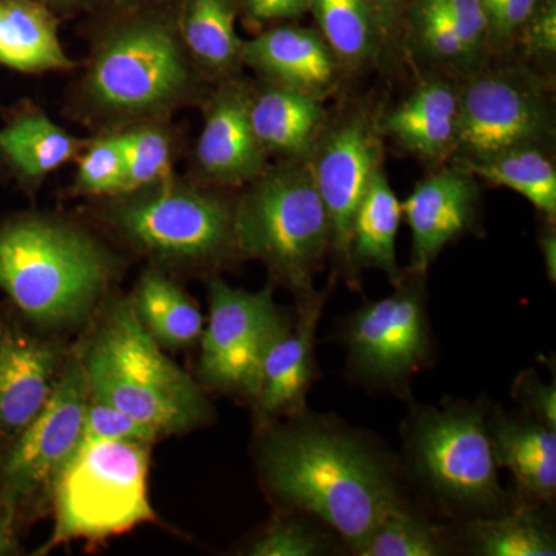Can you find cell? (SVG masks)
I'll list each match as a JSON object with an SVG mask.
<instances>
[{"instance_id": "cell-38", "label": "cell", "mask_w": 556, "mask_h": 556, "mask_svg": "<svg viewBox=\"0 0 556 556\" xmlns=\"http://www.w3.org/2000/svg\"><path fill=\"white\" fill-rule=\"evenodd\" d=\"M529 56L548 60L556 51V2L540 0L518 36Z\"/></svg>"}, {"instance_id": "cell-7", "label": "cell", "mask_w": 556, "mask_h": 556, "mask_svg": "<svg viewBox=\"0 0 556 556\" xmlns=\"http://www.w3.org/2000/svg\"><path fill=\"white\" fill-rule=\"evenodd\" d=\"M104 219L119 239L161 265L214 268L239 254L236 203L174 177L110 197Z\"/></svg>"}, {"instance_id": "cell-6", "label": "cell", "mask_w": 556, "mask_h": 556, "mask_svg": "<svg viewBox=\"0 0 556 556\" xmlns=\"http://www.w3.org/2000/svg\"><path fill=\"white\" fill-rule=\"evenodd\" d=\"M233 211L237 249L265 263L278 283L305 302L331 249V226L308 159L268 169L249 182Z\"/></svg>"}, {"instance_id": "cell-10", "label": "cell", "mask_w": 556, "mask_h": 556, "mask_svg": "<svg viewBox=\"0 0 556 556\" xmlns=\"http://www.w3.org/2000/svg\"><path fill=\"white\" fill-rule=\"evenodd\" d=\"M426 276L407 270L393 294L364 303L343 321L348 371L362 386L407 397L412 379L430 364Z\"/></svg>"}, {"instance_id": "cell-18", "label": "cell", "mask_w": 556, "mask_h": 556, "mask_svg": "<svg viewBox=\"0 0 556 556\" xmlns=\"http://www.w3.org/2000/svg\"><path fill=\"white\" fill-rule=\"evenodd\" d=\"M86 139L58 126L35 102L20 101L2 112L0 177L33 195L51 172L78 160Z\"/></svg>"}, {"instance_id": "cell-21", "label": "cell", "mask_w": 556, "mask_h": 556, "mask_svg": "<svg viewBox=\"0 0 556 556\" xmlns=\"http://www.w3.org/2000/svg\"><path fill=\"white\" fill-rule=\"evenodd\" d=\"M58 31L60 21L47 3L0 0V67L25 75L75 68Z\"/></svg>"}, {"instance_id": "cell-15", "label": "cell", "mask_w": 556, "mask_h": 556, "mask_svg": "<svg viewBox=\"0 0 556 556\" xmlns=\"http://www.w3.org/2000/svg\"><path fill=\"white\" fill-rule=\"evenodd\" d=\"M328 292L299 303L298 321L269 348L255 396L260 426L306 412V397L317 379L316 336Z\"/></svg>"}, {"instance_id": "cell-40", "label": "cell", "mask_w": 556, "mask_h": 556, "mask_svg": "<svg viewBox=\"0 0 556 556\" xmlns=\"http://www.w3.org/2000/svg\"><path fill=\"white\" fill-rule=\"evenodd\" d=\"M367 2L378 22L383 46H388L396 39L407 0H367Z\"/></svg>"}, {"instance_id": "cell-32", "label": "cell", "mask_w": 556, "mask_h": 556, "mask_svg": "<svg viewBox=\"0 0 556 556\" xmlns=\"http://www.w3.org/2000/svg\"><path fill=\"white\" fill-rule=\"evenodd\" d=\"M118 135L124 160L123 193L149 188L174 177V139L164 121L130 124L118 130Z\"/></svg>"}, {"instance_id": "cell-1", "label": "cell", "mask_w": 556, "mask_h": 556, "mask_svg": "<svg viewBox=\"0 0 556 556\" xmlns=\"http://www.w3.org/2000/svg\"><path fill=\"white\" fill-rule=\"evenodd\" d=\"M260 430L257 467L268 495L316 519L354 555L380 519L408 501L401 464L342 420L306 409Z\"/></svg>"}, {"instance_id": "cell-37", "label": "cell", "mask_w": 556, "mask_h": 556, "mask_svg": "<svg viewBox=\"0 0 556 556\" xmlns=\"http://www.w3.org/2000/svg\"><path fill=\"white\" fill-rule=\"evenodd\" d=\"M511 394L522 412L556 430L555 383H544L535 372L525 371L515 380Z\"/></svg>"}, {"instance_id": "cell-23", "label": "cell", "mask_w": 556, "mask_h": 556, "mask_svg": "<svg viewBox=\"0 0 556 556\" xmlns=\"http://www.w3.org/2000/svg\"><path fill=\"white\" fill-rule=\"evenodd\" d=\"M459 91L441 79L426 80L388 113L382 130L402 148L437 160L456 148Z\"/></svg>"}, {"instance_id": "cell-8", "label": "cell", "mask_w": 556, "mask_h": 556, "mask_svg": "<svg viewBox=\"0 0 556 556\" xmlns=\"http://www.w3.org/2000/svg\"><path fill=\"white\" fill-rule=\"evenodd\" d=\"M149 444L80 442L53 496L54 532L42 548L70 541H102L155 521L150 506Z\"/></svg>"}, {"instance_id": "cell-27", "label": "cell", "mask_w": 556, "mask_h": 556, "mask_svg": "<svg viewBox=\"0 0 556 556\" xmlns=\"http://www.w3.org/2000/svg\"><path fill=\"white\" fill-rule=\"evenodd\" d=\"M402 219V203L391 189L382 169L369 181L351 228V258L354 268L383 270L396 287L404 277L396 258V237Z\"/></svg>"}, {"instance_id": "cell-13", "label": "cell", "mask_w": 556, "mask_h": 556, "mask_svg": "<svg viewBox=\"0 0 556 556\" xmlns=\"http://www.w3.org/2000/svg\"><path fill=\"white\" fill-rule=\"evenodd\" d=\"M382 146L378 130L364 115L350 116L321 134L308 156L311 174L331 226V251L348 287L357 289L351 258V228L369 181L380 169Z\"/></svg>"}, {"instance_id": "cell-25", "label": "cell", "mask_w": 556, "mask_h": 556, "mask_svg": "<svg viewBox=\"0 0 556 556\" xmlns=\"http://www.w3.org/2000/svg\"><path fill=\"white\" fill-rule=\"evenodd\" d=\"M237 0H182L177 30L195 67L212 79H228L243 64L236 30Z\"/></svg>"}, {"instance_id": "cell-17", "label": "cell", "mask_w": 556, "mask_h": 556, "mask_svg": "<svg viewBox=\"0 0 556 556\" xmlns=\"http://www.w3.org/2000/svg\"><path fill=\"white\" fill-rule=\"evenodd\" d=\"M249 98L251 91L226 83L208 102L195 156L201 174L214 185L240 188L269 169L268 153L249 119Z\"/></svg>"}, {"instance_id": "cell-22", "label": "cell", "mask_w": 556, "mask_h": 556, "mask_svg": "<svg viewBox=\"0 0 556 556\" xmlns=\"http://www.w3.org/2000/svg\"><path fill=\"white\" fill-rule=\"evenodd\" d=\"M249 119L266 153L306 160L324 129L325 110L311 94L268 84L258 93H251Z\"/></svg>"}, {"instance_id": "cell-36", "label": "cell", "mask_w": 556, "mask_h": 556, "mask_svg": "<svg viewBox=\"0 0 556 556\" xmlns=\"http://www.w3.org/2000/svg\"><path fill=\"white\" fill-rule=\"evenodd\" d=\"M489 46L503 49L517 39L540 0H481Z\"/></svg>"}, {"instance_id": "cell-33", "label": "cell", "mask_w": 556, "mask_h": 556, "mask_svg": "<svg viewBox=\"0 0 556 556\" xmlns=\"http://www.w3.org/2000/svg\"><path fill=\"white\" fill-rule=\"evenodd\" d=\"M320 522L299 514L285 510L276 515L268 525L249 541L243 554L249 556H320L334 554L336 544L325 532Z\"/></svg>"}, {"instance_id": "cell-41", "label": "cell", "mask_w": 556, "mask_h": 556, "mask_svg": "<svg viewBox=\"0 0 556 556\" xmlns=\"http://www.w3.org/2000/svg\"><path fill=\"white\" fill-rule=\"evenodd\" d=\"M17 544V530L13 526L7 511L0 507V556L20 554Z\"/></svg>"}, {"instance_id": "cell-9", "label": "cell", "mask_w": 556, "mask_h": 556, "mask_svg": "<svg viewBox=\"0 0 556 556\" xmlns=\"http://www.w3.org/2000/svg\"><path fill=\"white\" fill-rule=\"evenodd\" d=\"M89 396L75 351L65 358L46 407L0 456V507L17 532L53 507L58 482L80 445Z\"/></svg>"}, {"instance_id": "cell-44", "label": "cell", "mask_w": 556, "mask_h": 556, "mask_svg": "<svg viewBox=\"0 0 556 556\" xmlns=\"http://www.w3.org/2000/svg\"><path fill=\"white\" fill-rule=\"evenodd\" d=\"M113 2L124 11H134L148 5V3L153 2V0H113Z\"/></svg>"}, {"instance_id": "cell-14", "label": "cell", "mask_w": 556, "mask_h": 556, "mask_svg": "<svg viewBox=\"0 0 556 556\" xmlns=\"http://www.w3.org/2000/svg\"><path fill=\"white\" fill-rule=\"evenodd\" d=\"M67 356L60 343L0 314V456L46 407Z\"/></svg>"}, {"instance_id": "cell-3", "label": "cell", "mask_w": 556, "mask_h": 556, "mask_svg": "<svg viewBox=\"0 0 556 556\" xmlns=\"http://www.w3.org/2000/svg\"><path fill=\"white\" fill-rule=\"evenodd\" d=\"M98 39L79 84L83 115L121 130L164 121L199 94L203 75L161 14L127 11Z\"/></svg>"}, {"instance_id": "cell-43", "label": "cell", "mask_w": 556, "mask_h": 556, "mask_svg": "<svg viewBox=\"0 0 556 556\" xmlns=\"http://www.w3.org/2000/svg\"><path fill=\"white\" fill-rule=\"evenodd\" d=\"M40 2L47 3L51 10L70 11L83 9L94 0H40Z\"/></svg>"}, {"instance_id": "cell-12", "label": "cell", "mask_w": 556, "mask_h": 556, "mask_svg": "<svg viewBox=\"0 0 556 556\" xmlns=\"http://www.w3.org/2000/svg\"><path fill=\"white\" fill-rule=\"evenodd\" d=\"M551 134V109L536 76L497 70L471 80L459 93L456 148L463 160L540 146Z\"/></svg>"}, {"instance_id": "cell-20", "label": "cell", "mask_w": 556, "mask_h": 556, "mask_svg": "<svg viewBox=\"0 0 556 556\" xmlns=\"http://www.w3.org/2000/svg\"><path fill=\"white\" fill-rule=\"evenodd\" d=\"M489 431L497 467L517 479L521 496L554 503L556 495V430L527 413L489 412Z\"/></svg>"}, {"instance_id": "cell-42", "label": "cell", "mask_w": 556, "mask_h": 556, "mask_svg": "<svg viewBox=\"0 0 556 556\" xmlns=\"http://www.w3.org/2000/svg\"><path fill=\"white\" fill-rule=\"evenodd\" d=\"M540 251L543 254L544 266L548 280H556V236L554 228H547L540 236Z\"/></svg>"}, {"instance_id": "cell-29", "label": "cell", "mask_w": 556, "mask_h": 556, "mask_svg": "<svg viewBox=\"0 0 556 556\" xmlns=\"http://www.w3.org/2000/svg\"><path fill=\"white\" fill-rule=\"evenodd\" d=\"M460 169L525 197L548 222L556 217V170L540 146L503 150L485 159L460 161Z\"/></svg>"}, {"instance_id": "cell-2", "label": "cell", "mask_w": 556, "mask_h": 556, "mask_svg": "<svg viewBox=\"0 0 556 556\" xmlns=\"http://www.w3.org/2000/svg\"><path fill=\"white\" fill-rule=\"evenodd\" d=\"M115 273L113 255L79 226L35 212L0 218V291L33 325L79 324Z\"/></svg>"}, {"instance_id": "cell-31", "label": "cell", "mask_w": 556, "mask_h": 556, "mask_svg": "<svg viewBox=\"0 0 556 556\" xmlns=\"http://www.w3.org/2000/svg\"><path fill=\"white\" fill-rule=\"evenodd\" d=\"M452 532L434 525L412 503L386 515L361 548V556H442L452 551Z\"/></svg>"}, {"instance_id": "cell-30", "label": "cell", "mask_w": 556, "mask_h": 556, "mask_svg": "<svg viewBox=\"0 0 556 556\" xmlns=\"http://www.w3.org/2000/svg\"><path fill=\"white\" fill-rule=\"evenodd\" d=\"M309 10L339 65L357 68L378 56L383 40L367 0H309Z\"/></svg>"}, {"instance_id": "cell-4", "label": "cell", "mask_w": 556, "mask_h": 556, "mask_svg": "<svg viewBox=\"0 0 556 556\" xmlns=\"http://www.w3.org/2000/svg\"><path fill=\"white\" fill-rule=\"evenodd\" d=\"M78 354L90 396L155 428L161 438L188 433L214 417L200 383L163 353L130 298L110 303Z\"/></svg>"}, {"instance_id": "cell-39", "label": "cell", "mask_w": 556, "mask_h": 556, "mask_svg": "<svg viewBox=\"0 0 556 556\" xmlns=\"http://www.w3.org/2000/svg\"><path fill=\"white\" fill-rule=\"evenodd\" d=\"M249 20L255 24L295 20L309 10V0H243Z\"/></svg>"}, {"instance_id": "cell-28", "label": "cell", "mask_w": 556, "mask_h": 556, "mask_svg": "<svg viewBox=\"0 0 556 556\" xmlns=\"http://www.w3.org/2000/svg\"><path fill=\"white\" fill-rule=\"evenodd\" d=\"M130 300L142 327L161 348L192 346L203 336L204 318L200 309L161 269H149Z\"/></svg>"}, {"instance_id": "cell-24", "label": "cell", "mask_w": 556, "mask_h": 556, "mask_svg": "<svg viewBox=\"0 0 556 556\" xmlns=\"http://www.w3.org/2000/svg\"><path fill=\"white\" fill-rule=\"evenodd\" d=\"M413 31L420 51L444 64H471L489 46L481 0H417Z\"/></svg>"}, {"instance_id": "cell-35", "label": "cell", "mask_w": 556, "mask_h": 556, "mask_svg": "<svg viewBox=\"0 0 556 556\" xmlns=\"http://www.w3.org/2000/svg\"><path fill=\"white\" fill-rule=\"evenodd\" d=\"M160 438L155 428L121 412L102 399L89 396L80 442L118 441L152 445Z\"/></svg>"}, {"instance_id": "cell-16", "label": "cell", "mask_w": 556, "mask_h": 556, "mask_svg": "<svg viewBox=\"0 0 556 556\" xmlns=\"http://www.w3.org/2000/svg\"><path fill=\"white\" fill-rule=\"evenodd\" d=\"M478 190L466 170L445 169L417 182L402 203V217L412 230V265L427 274L447 244L473 228Z\"/></svg>"}, {"instance_id": "cell-26", "label": "cell", "mask_w": 556, "mask_h": 556, "mask_svg": "<svg viewBox=\"0 0 556 556\" xmlns=\"http://www.w3.org/2000/svg\"><path fill=\"white\" fill-rule=\"evenodd\" d=\"M541 504L521 496L500 514L467 519L453 541L478 556H554L556 540Z\"/></svg>"}, {"instance_id": "cell-5", "label": "cell", "mask_w": 556, "mask_h": 556, "mask_svg": "<svg viewBox=\"0 0 556 556\" xmlns=\"http://www.w3.org/2000/svg\"><path fill=\"white\" fill-rule=\"evenodd\" d=\"M489 412L482 402H452L417 407L405 424L409 478L442 515L460 522L510 506L497 478Z\"/></svg>"}, {"instance_id": "cell-34", "label": "cell", "mask_w": 556, "mask_h": 556, "mask_svg": "<svg viewBox=\"0 0 556 556\" xmlns=\"http://www.w3.org/2000/svg\"><path fill=\"white\" fill-rule=\"evenodd\" d=\"M76 161L78 172L72 188L75 195L110 199L123 193L124 160L118 130L91 138Z\"/></svg>"}, {"instance_id": "cell-19", "label": "cell", "mask_w": 556, "mask_h": 556, "mask_svg": "<svg viewBox=\"0 0 556 556\" xmlns=\"http://www.w3.org/2000/svg\"><path fill=\"white\" fill-rule=\"evenodd\" d=\"M243 64L270 86L300 91L321 100L334 89L339 62L320 33L283 25L243 42Z\"/></svg>"}, {"instance_id": "cell-11", "label": "cell", "mask_w": 556, "mask_h": 556, "mask_svg": "<svg viewBox=\"0 0 556 556\" xmlns=\"http://www.w3.org/2000/svg\"><path fill=\"white\" fill-rule=\"evenodd\" d=\"M207 292L208 324L201 336V382L219 393L254 401L266 354L292 321L278 309L273 285L249 292L212 277Z\"/></svg>"}]
</instances>
